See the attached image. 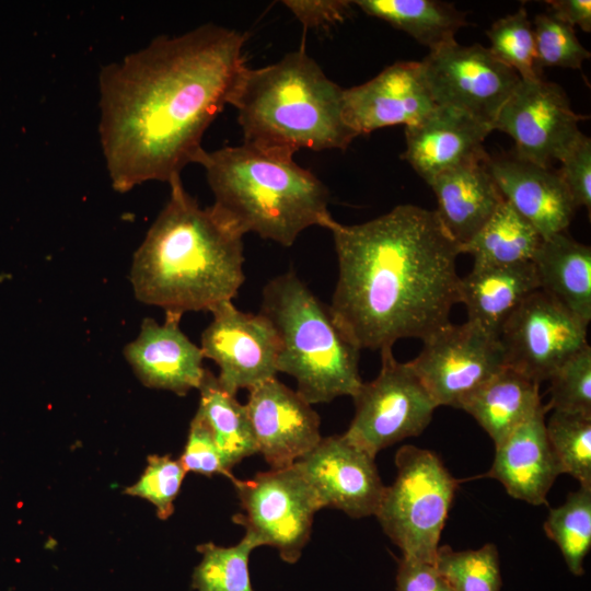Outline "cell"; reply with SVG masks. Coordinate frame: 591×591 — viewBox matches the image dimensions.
I'll return each mask as SVG.
<instances>
[{"mask_svg":"<svg viewBox=\"0 0 591 591\" xmlns=\"http://www.w3.org/2000/svg\"><path fill=\"white\" fill-rule=\"evenodd\" d=\"M246 35L212 23L101 69L100 142L112 187L170 184L204 150V134L230 105L247 69Z\"/></svg>","mask_w":591,"mask_h":591,"instance_id":"1","label":"cell"},{"mask_svg":"<svg viewBox=\"0 0 591 591\" xmlns=\"http://www.w3.org/2000/svg\"><path fill=\"white\" fill-rule=\"evenodd\" d=\"M333 234L338 279L328 306L339 329L359 348L422 341L450 323L460 303L459 245L434 210L399 205Z\"/></svg>","mask_w":591,"mask_h":591,"instance_id":"2","label":"cell"},{"mask_svg":"<svg viewBox=\"0 0 591 591\" xmlns=\"http://www.w3.org/2000/svg\"><path fill=\"white\" fill-rule=\"evenodd\" d=\"M170 186L169 201L134 254V294L165 313L211 311L244 282L243 234L213 206L200 207L181 176Z\"/></svg>","mask_w":591,"mask_h":591,"instance_id":"3","label":"cell"},{"mask_svg":"<svg viewBox=\"0 0 591 591\" xmlns=\"http://www.w3.org/2000/svg\"><path fill=\"white\" fill-rule=\"evenodd\" d=\"M196 163L206 172L213 207L243 235L256 233L291 246L311 227L336 222L326 186L292 154L248 143L202 150Z\"/></svg>","mask_w":591,"mask_h":591,"instance_id":"4","label":"cell"},{"mask_svg":"<svg viewBox=\"0 0 591 591\" xmlns=\"http://www.w3.org/2000/svg\"><path fill=\"white\" fill-rule=\"evenodd\" d=\"M343 91L303 48L245 70L230 102L244 143L294 155L345 150L357 137L343 117Z\"/></svg>","mask_w":591,"mask_h":591,"instance_id":"5","label":"cell"},{"mask_svg":"<svg viewBox=\"0 0 591 591\" xmlns=\"http://www.w3.org/2000/svg\"><path fill=\"white\" fill-rule=\"evenodd\" d=\"M259 313L270 321L280 341L277 371L296 379L297 392L308 403L357 393L363 383L360 349L292 270L264 287Z\"/></svg>","mask_w":591,"mask_h":591,"instance_id":"6","label":"cell"},{"mask_svg":"<svg viewBox=\"0 0 591 591\" xmlns=\"http://www.w3.org/2000/svg\"><path fill=\"white\" fill-rule=\"evenodd\" d=\"M395 465L375 517L403 556L434 564L459 480L438 454L415 445L401 447Z\"/></svg>","mask_w":591,"mask_h":591,"instance_id":"7","label":"cell"},{"mask_svg":"<svg viewBox=\"0 0 591 591\" xmlns=\"http://www.w3.org/2000/svg\"><path fill=\"white\" fill-rule=\"evenodd\" d=\"M231 479L241 506L233 521L257 546H273L283 561L297 563L310 540L314 514L322 508L296 466Z\"/></svg>","mask_w":591,"mask_h":591,"instance_id":"8","label":"cell"},{"mask_svg":"<svg viewBox=\"0 0 591 591\" xmlns=\"http://www.w3.org/2000/svg\"><path fill=\"white\" fill-rule=\"evenodd\" d=\"M355 416L345 433L370 455L419 436L438 407L409 362H398L392 348L381 350L378 376L352 396Z\"/></svg>","mask_w":591,"mask_h":591,"instance_id":"9","label":"cell"},{"mask_svg":"<svg viewBox=\"0 0 591 591\" xmlns=\"http://www.w3.org/2000/svg\"><path fill=\"white\" fill-rule=\"evenodd\" d=\"M421 62L437 106L464 112L489 126L521 82L488 48L456 42L431 50Z\"/></svg>","mask_w":591,"mask_h":591,"instance_id":"10","label":"cell"},{"mask_svg":"<svg viewBox=\"0 0 591 591\" xmlns=\"http://www.w3.org/2000/svg\"><path fill=\"white\" fill-rule=\"evenodd\" d=\"M588 324L538 289L511 314L499 335L506 367L541 383L587 343Z\"/></svg>","mask_w":591,"mask_h":591,"instance_id":"11","label":"cell"},{"mask_svg":"<svg viewBox=\"0 0 591 591\" xmlns=\"http://www.w3.org/2000/svg\"><path fill=\"white\" fill-rule=\"evenodd\" d=\"M409 364L437 406L455 408L506 368L499 339L468 321L450 322L426 338Z\"/></svg>","mask_w":591,"mask_h":591,"instance_id":"12","label":"cell"},{"mask_svg":"<svg viewBox=\"0 0 591 591\" xmlns=\"http://www.w3.org/2000/svg\"><path fill=\"white\" fill-rule=\"evenodd\" d=\"M584 119L587 116L573 112L560 85L543 79L521 80L493 128L513 139L515 155L551 167L582 134L579 123Z\"/></svg>","mask_w":591,"mask_h":591,"instance_id":"13","label":"cell"},{"mask_svg":"<svg viewBox=\"0 0 591 591\" xmlns=\"http://www.w3.org/2000/svg\"><path fill=\"white\" fill-rule=\"evenodd\" d=\"M212 321L201 334L204 358L219 367L220 385L231 394L276 376L280 341L262 313L239 310L232 301L210 311Z\"/></svg>","mask_w":591,"mask_h":591,"instance_id":"14","label":"cell"},{"mask_svg":"<svg viewBox=\"0 0 591 591\" xmlns=\"http://www.w3.org/2000/svg\"><path fill=\"white\" fill-rule=\"evenodd\" d=\"M374 460L340 434L322 438L293 465L321 508H335L351 518H363L375 515L385 489Z\"/></svg>","mask_w":591,"mask_h":591,"instance_id":"15","label":"cell"},{"mask_svg":"<svg viewBox=\"0 0 591 591\" xmlns=\"http://www.w3.org/2000/svg\"><path fill=\"white\" fill-rule=\"evenodd\" d=\"M245 407L257 453L271 468L293 465L322 439L317 413L276 376L248 390Z\"/></svg>","mask_w":591,"mask_h":591,"instance_id":"16","label":"cell"},{"mask_svg":"<svg viewBox=\"0 0 591 591\" xmlns=\"http://www.w3.org/2000/svg\"><path fill=\"white\" fill-rule=\"evenodd\" d=\"M437 107L421 62H395L371 80L343 91V117L356 136L413 126Z\"/></svg>","mask_w":591,"mask_h":591,"instance_id":"17","label":"cell"},{"mask_svg":"<svg viewBox=\"0 0 591 591\" xmlns=\"http://www.w3.org/2000/svg\"><path fill=\"white\" fill-rule=\"evenodd\" d=\"M181 317L165 313L163 324L143 318L136 339L125 346L124 357L143 385L185 395L199 387L206 369L200 347L179 327Z\"/></svg>","mask_w":591,"mask_h":591,"instance_id":"18","label":"cell"},{"mask_svg":"<svg viewBox=\"0 0 591 591\" xmlns=\"http://www.w3.org/2000/svg\"><path fill=\"white\" fill-rule=\"evenodd\" d=\"M493 129L455 108L437 106L420 123L405 127L402 159L427 184L443 172L489 159L485 138Z\"/></svg>","mask_w":591,"mask_h":591,"instance_id":"19","label":"cell"},{"mask_svg":"<svg viewBox=\"0 0 591 591\" xmlns=\"http://www.w3.org/2000/svg\"><path fill=\"white\" fill-rule=\"evenodd\" d=\"M487 167L505 200L543 239L566 231L577 208L557 171L514 153L489 157Z\"/></svg>","mask_w":591,"mask_h":591,"instance_id":"20","label":"cell"},{"mask_svg":"<svg viewBox=\"0 0 591 591\" xmlns=\"http://www.w3.org/2000/svg\"><path fill=\"white\" fill-rule=\"evenodd\" d=\"M542 405L496 448L486 476L501 483L514 499L533 506L547 505L546 496L560 473L551 449Z\"/></svg>","mask_w":591,"mask_h":591,"instance_id":"21","label":"cell"},{"mask_svg":"<svg viewBox=\"0 0 591 591\" xmlns=\"http://www.w3.org/2000/svg\"><path fill=\"white\" fill-rule=\"evenodd\" d=\"M487 161L454 167L428 184L437 199L434 212L459 248L479 232L505 201Z\"/></svg>","mask_w":591,"mask_h":591,"instance_id":"22","label":"cell"},{"mask_svg":"<svg viewBox=\"0 0 591 591\" xmlns=\"http://www.w3.org/2000/svg\"><path fill=\"white\" fill-rule=\"evenodd\" d=\"M540 283L533 262L505 266L474 267L460 279V303L468 322L498 338L501 329Z\"/></svg>","mask_w":591,"mask_h":591,"instance_id":"23","label":"cell"},{"mask_svg":"<svg viewBox=\"0 0 591 591\" xmlns=\"http://www.w3.org/2000/svg\"><path fill=\"white\" fill-rule=\"evenodd\" d=\"M540 289L589 324L591 248L565 232L542 240L532 259Z\"/></svg>","mask_w":591,"mask_h":591,"instance_id":"24","label":"cell"},{"mask_svg":"<svg viewBox=\"0 0 591 591\" xmlns=\"http://www.w3.org/2000/svg\"><path fill=\"white\" fill-rule=\"evenodd\" d=\"M540 384L506 367L461 405L500 444L541 406Z\"/></svg>","mask_w":591,"mask_h":591,"instance_id":"25","label":"cell"},{"mask_svg":"<svg viewBox=\"0 0 591 591\" xmlns=\"http://www.w3.org/2000/svg\"><path fill=\"white\" fill-rule=\"evenodd\" d=\"M352 4L407 33L430 51L456 42V32L467 25L465 12L437 0H357Z\"/></svg>","mask_w":591,"mask_h":591,"instance_id":"26","label":"cell"},{"mask_svg":"<svg viewBox=\"0 0 591 591\" xmlns=\"http://www.w3.org/2000/svg\"><path fill=\"white\" fill-rule=\"evenodd\" d=\"M197 390L200 397L196 415L207 426L228 467L232 470L245 457L257 453L246 407L235 394L224 390L208 369Z\"/></svg>","mask_w":591,"mask_h":591,"instance_id":"27","label":"cell"},{"mask_svg":"<svg viewBox=\"0 0 591 591\" xmlns=\"http://www.w3.org/2000/svg\"><path fill=\"white\" fill-rule=\"evenodd\" d=\"M543 237L536 229L503 201L489 221L460 253L472 255L474 267L532 262Z\"/></svg>","mask_w":591,"mask_h":591,"instance_id":"28","label":"cell"},{"mask_svg":"<svg viewBox=\"0 0 591 591\" xmlns=\"http://www.w3.org/2000/svg\"><path fill=\"white\" fill-rule=\"evenodd\" d=\"M543 528L559 547L569 571L582 576L591 548V488L580 486L569 493L561 506L549 509Z\"/></svg>","mask_w":591,"mask_h":591,"instance_id":"29","label":"cell"},{"mask_svg":"<svg viewBox=\"0 0 591 591\" xmlns=\"http://www.w3.org/2000/svg\"><path fill=\"white\" fill-rule=\"evenodd\" d=\"M257 544L247 534L234 546L213 543L197 546L201 561L193 572L192 586L197 591H253L248 558Z\"/></svg>","mask_w":591,"mask_h":591,"instance_id":"30","label":"cell"},{"mask_svg":"<svg viewBox=\"0 0 591 591\" xmlns=\"http://www.w3.org/2000/svg\"><path fill=\"white\" fill-rule=\"evenodd\" d=\"M546 434L560 473L591 488V416L553 410Z\"/></svg>","mask_w":591,"mask_h":591,"instance_id":"31","label":"cell"},{"mask_svg":"<svg viewBox=\"0 0 591 591\" xmlns=\"http://www.w3.org/2000/svg\"><path fill=\"white\" fill-rule=\"evenodd\" d=\"M434 566L454 591H500L498 549L487 543L478 549L453 551L439 546Z\"/></svg>","mask_w":591,"mask_h":591,"instance_id":"32","label":"cell"},{"mask_svg":"<svg viewBox=\"0 0 591 591\" xmlns=\"http://www.w3.org/2000/svg\"><path fill=\"white\" fill-rule=\"evenodd\" d=\"M486 33L490 40L489 51L522 81L543 79V70L536 60L533 26L524 7L497 20Z\"/></svg>","mask_w":591,"mask_h":591,"instance_id":"33","label":"cell"},{"mask_svg":"<svg viewBox=\"0 0 591 591\" xmlns=\"http://www.w3.org/2000/svg\"><path fill=\"white\" fill-rule=\"evenodd\" d=\"M537 66L580 69L590 53L581 45L575 28L551 13L537 14L532 24Z\"/></svg>","mask_w":591,"mask_h":591,"instance_id":"34","label":"cell"},{"mask_svg":"<svg viewBox=\"0 0 591 591\" xmlns=\"http://www.w3.org/2000/svg\"><path fill=\"white\" fill-rule=\"evenodd\" d=\"M548 409L591 416V348L567 359L548 379Z\"/></svg>","mask_w":591,"mask_h":591,"instance_id":"35","label":"cell"},{"mask_svg":"<svg viewBox=\"0 0 591 591\" xmlns=\"http://www.w3.org/2000/svg\"><path fill=\"white\" fill-rule=\"evenodd\" d=\"M178 460L166 455H149L148 464L136 484L125 489V494L150 501L161 520L174 512V501L181 490L185 474Z\"/></svg>","mask_w":591,"mask_h":591,"instance_id":"36","label":"cell"},{"mask_svg":"<svg viewBox=\"0 0 591 591\" xmlns=\"http://www.w3.org/2000/svg\"><path fill=\"white\" fill-rule=\"evenodd\" d=\"M178 461L186 472L233 477L210 431L196 414L190 421L187 441Z\"/></svg>","mask_w":591,"mask_h":591,"instance_id":"37","label":"cell"},{"mask_svg":"<svg viewBox=\"0 0 591 591\" xmlns=\"http://www.w3.org/2000/svg\"><path fill=\"white\" fill-rule=\"evenodd\" d=\"M557 173L576 208H591V139L581 134L560 159Z\"/></svg>","mask_w":591,"mask_h":591,"instance_id":"38","label":"cell"},{"mask_svg":"<svg viewBox=\"0 0 591 591\" xmlns=\"http://www.w3.org/2000/svg\"><path fill=\"white\" fill-rule=\"evenodd\" d=\"M282 3L306 28L343 22L352 7V1L344 0H287Z\"/></svg>","mask_w":591,"mask_h":591,"instance_id":"39","label":"cell"},{"mask_svg":"<svg viewBox=\"0 0 591 591\" xmlns=\"http://www.w3.org/2000/svg\"><path fill=\"white\" fill-rule=\"evenodd\" d=\"M396 591H454L434 564L402 556L396 573Z\"/></svg>","mask_w":591,"mask_h":591,"instance_id":"40","label":"cell"},{"mask_svg":"<svg viewBox=\"0 0 591 591\" xmlns=\"http://www.w3.org/2000/svg\"><path fill=\"white\" fill-rule=\"evenodd\" d=\"M548 13L561 22L579 26L583 32H591V1L590 0H549L545 1Z\"/></svg>","mask_w":591,"mask_h":591,"instance_id":"41","label":"cell"}]
</instances>
